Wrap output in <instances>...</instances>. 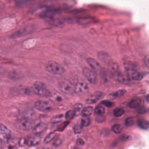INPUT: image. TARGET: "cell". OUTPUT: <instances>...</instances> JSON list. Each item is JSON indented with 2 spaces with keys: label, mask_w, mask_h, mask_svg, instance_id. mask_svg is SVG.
I'll return each mask as SVG.
<instances>
[{
  "label": "cell",
  "mask_w": 149,
  "mask_h": 149,
  "mask_svg": "<svg viewBox=\"0 0 149 149\" xmlns=\"http://www.w3.org/2000/svg\"><path fill=\"white\" fill-rule=\"evenodd\" d=\"M38 123L35 113L32 111L24 112L16 122V127L20 131H27L33 129Z\"/></svg>",
  "instance_id": "cell-1"
},
{
  "label": "cell",
  "mask_w": 149,
  "mask_h": 149,
  "mask_svg": "<svg viewBox=\"0 0 149 149\" xmlns=\"http://www.w3.org/2000/svg\"><path fill=\"white\" fill-rule=\"evenodd\" d=\"M46 70L53 74H61L65 72L64 68L59 63L55 61H49L46 65Z\"/></svg>",
  "instance_id": "cell-2"
},
{
  "label": "cell",
  "mask_w": 149,
  "mask_h": 149,
  "mask_svg": "<svg viewBox=\"0 0 149 149\" xmlns=\"http://www.w3.org/2000/svg\"><path fill=\"white\" fill-rule=\"evenodd\" d=\"M60 91L66 94L72 95L74 93V85L69 80H64L61 81L59 84Z\"/></svg>",
  "instance_id": "cell-3"
},
{
  "label": "cell",
  "mask_w": 149,
  "mask_h": 149,
  "mask_svg": "<svg viewBox=\"0 0 149 149\" xmlns=\"http://www.w3.org/2000/svg\"><path fill=\"white\" fill-rule=\"evenodd\" d=\"M82 73L84 77L91 84H95L97 80L96 72L90 68L85 67L83 68Z\"/></svg>",
  "instance_id": "cell-4"
},
{
  "label": "cell",
  "mask_w": 149,
  "mask_h": 149,
  "mask_svg": "<svg viewBox=\"0 0 149 149\" xmlns=\"http://www.w3.org/2000/svg\"><path fill=\"white\" fill-rule=\"evenodd\" d=\"M88 91V86L83 80L78 81L74 86V91L77 95H83Z\"/></svg>",
  "instance_id": "cell-5"
},
{
  "label": "cell",
  "mask_w": 149,
  "mask_h": 149,
  "mask_svg": "<svg viewBox=\"0 0 149 149\" xmlns=\"http://www.w3.org/2000/svg\"><path fill=\"white\" fill-rule=\"evenodd\" d=\"M10 130L5 125L0 122V141L1 143L10 139Z\"/></svg>",
  "instance_id": "cell-6"
},
{
  "label": "cell",
  "mask_w": 149,
  "mask_h": 149,
  "mask_svg": "<svg viewBox=\"0 0 149 149\" xmlns=\"http://www.w3.org/2000/svg\"><path fill=\"white\" fill-rule=\"evenodd\" d=\"M19 139L16 138H10L1 143V149H13L19 144Z\"/></svg>",
  "instance_id": "cell-7"
},
{
  "label": "cell",
  "mask_w": 149,
  "mask_h": 149,
  "mask_svg": "<svg viewBox=\"0 0 149 149\" xmlns=\"http://www.w3.org/2000/svg\"><path fill=\"white\" fill-rule=\"evenodd\" d=\"M34 107L36 109L42 112L48 111L52 108L51 104L48 102L43 100H39L36 101L34 104Z\"/></svg>",
  "instance_id": "cell-8"
},
{
  "label": "cell",
  "mask_w": 149,
  "mask_h": 149,
  "mask_svg": "<svg viewBox=\"0 0 149 149\" xmlns=\"http://www.w3.org/2000/svg\"><path fill=\"white\" fill-rule=\"evenodd\" d=\"M32 91L36 95L42 97H49L51 92L47 89V87H32Z\"/></svg>",
  "instance_id": "cell-9"
},
{
  "label": "cell",
  "mask_w": 149,
  "mask_h": 149,
  "mask_svg": "<svg viewBox=\"0 0 149 149\" xmlns=\"http://www.w3.org/2000/svg\"><path fill=\"white\" fill-rule=\"evenodd\" d=\"M33 27L30 25L29 26H26L24 28H22L18 31L15 32L12 35H11L10 38H18L20 36H23L24 35H26L27 34H29L30 32L32 31Z\"/></svg>",
  "instance_id": "cell-10"
},
{
  "label": "cell",
  "mask_w": 149,
  "mask_h": 149,
  "mask_svg": "<svg viewBox=\"0 0 149 149\" xmlns=\"http://www.w3.org/2000/svg\"><path fill=\"white\" fill-rule=\"evenodd\" d=\"M41 140V137L40 135L34 134L33 136L30 137L26 140V145L29 147L35 146L38 144Z\"/></svg>",
  "instance_id": "cell-11"
},
{
  "label": "cell",
  "mask_w": 149,
  "mask_h": 149,
  "mask_svg": "<svg viewBox=\"0 0 149 149\" xmlns=\"http://www.w3.org/2000/svg\"><path fill=\"white\" fill-rule=\"evenodd\" d=\"M87 63H88V65L90 66V67L91 68V69L92 70H93L94 72H101V68L100 65L99 64V63L94 58H88L87 59Z\"/></svg>",
  "instance_id": "cell-12"
},
{
  "label": "cell",
  "mask_w": 149,
  "mask_h": 149,
  "mask_svg": "<svg viewBox=\"0 0 149 149\" xmlns=\"http://www.w3.org/2000/svg\"><path fill=\"white\" fill-rule=\"evenodd\" d=\"M49 98L52 101L54 102L55 103L62 102L64 100V97L63 96V95L57 91L51 93V95Z\"/></svg>",
  "instance_id": "cell-13"
},
{
  "label": "cell",
  "mask_w": 149,
  "mask_h": 149,
  "mask_svg": "<svg viewBox=\"0 0 149 149\" xmlns=\"http://www.w3.org/2000/svg\"><path fill=\"white\" fill-rule=\"evenodd\" d=\"M47 127V125L45 123H38L33 129V132L34 134L40 135V134L44 132Z\"/></svg>",
  "instance_id": "cell-14"
},
{
  "label": "cell",
  "mask_w": 149,
  "mask_h": 149,
  "mask_svg": "<svg viewBox=\"0 0 149 149\" xmlns=\"http://www.w3.org/2000/svg\"><path fill=\"white\" fill-rule=\"evenodd\" d=\"M102 96V93L101 92H95L91 95H90L86 100L87 104H94Z\"/></svg>",
  "instance_id": "cell-15"
},
{
  "label": "cell",
  "mask_w": 149,
  "mask_h": 149,
  "mask_svg": "<svg viewBox=\"0 0 149 149\" xmlns=\"http://www.w3.org/2000/svg\"><path fill=\"white\" fill-rule=\"evenodd\" d=\"M98 58L104 63H107V65L112 61L111 57L108 55V54L106 52H104L103 51H100L97 54Z\"/></svg>",
  "instance_id": "cell-16"
},
{
  "label": "cell",
  "mask_w": 149,
  "mask_h": 149,
  "mask_svg": "<svg viewBox=\"0 0 149 149\" xmlns=\"http://www.w3.org/2000/svg\"><path fill=\"white\" fill-rule=\"evenodd\" d=\"M59 11L58 10H48L43 12L41 15V16L44 18H47V19H52L53 17H54Z\"/></svg>",
  "instance_id": "cell-17"
},
{
  "label": "cell",
  "mask_w": 149,
  "mask_h": 149,
  "mask_svg": "<svg viewBox=\"0 0 149 149\" xmlns=\"http://www.w3.org/2000/svg\"><path fill=\"white\" fill-rule=\"evenodd\" d=\"M141 103H142V100L141 98H133L130 100L129 104V105L132 108H137L140 107Z\"/></svg>",
  "instance_id": "cell-18"
},
{
  "label": "cell",
  "mask_w": 149,
  "mask_h": 149,
  "mask_svg": "<svg viewBox=\"0 0 149 149\" xmlns=\"http://www.w3.org/2000/svg\"><path fill=\"white\" fill-rule=\"evenodd\" d=\"M94 109L91 106H88L84 108L81 112V115L83 117H88L93 112Z\"/></svg>",
  "instance_id": "cell-19"
},
{
  "label": "cell",
  "mask_w": 149,
  "mask_h": 149,
  "mask_svg": "<svg viewBox=\"0 0 149 149\" xmlns=\"http://www.w3.org/2000/svg\"><path fill=\"white\" fill-rule=\"evenodd\" d=\"M108 69L109 70V71L112 73H116L118 70V63H116L115 62H113L112 61H111L108 64Z\"/></svg>",
  "instance_id": "cell-20"
},
{
  "label": "cell",
  "mask_w": 149,
  "mask_h": 149,
  "mask_svg": "<svg viewBox=\"0 0 149 149\" xmlns=\"http://www.w3.org/2000/svg\"><path fill=\"white\" fill-rule=\"evenodd\" d=\"M138 126L142 129L146 130L149 127V122L146 119H141L138 120Z\"/></svg>",
  "instance_id": "cell-21"
},
{
  "label": "cell",
  "mask_w": 149,
  "mask_h": 149,
  "mask_svg": "<svg viewBox=\"0 0 149 149\" xmlns=\"http://www.w3.org/2000/svg\"><path fill=\"white\" fill-rule=\"evenodd\" d=\"M83 105L80 103H77L76 104H74V105L73 106V110L74 111L76 116L79 115L81 113L82 110H83Z\"/></svg>",
  "instance_id": "cell-22"
},
{
  "label": "cell",
  "mask_w": 149,
  "mask_h": 149,
  "mask_svg": "<svg viewBox=\"0 0 149 149\" xmlns=\"http://www.w3.org/2000/svg\"><path fill=\"white\" fill-rule=\"evenodd\" d=\"M57 134L55 132H51L50 133H49L44 139V142L45 143H48L49 142H50L51 141H52L53 139H54L55 138V137L56 136Z\"/></svg>",
  "instance_id": "cell-23"
},
{
  "label": "cell",
  "mask_w": 149,
  "mask_h": 149,
  "mask_svg": "<svg viewBox=\"0 0 149 149\" xmlns=\"http://www.w3.org/2000/svg\"><path fill=\"white\" fill-rule=\"evenodd\" d=\"M63 115L62 114H59V115H55L54 116H53L51 120V122L52 123L55 124V123H58L61 122V121H62L63 119Z\"/></svg>",
  "instance_id": "cell-24"
},
{
  "label": "cell",
  "mask_w": 149,
  "mask_h": 149,
  "mask_svg": "<svg viewBox=\"0 0 149 149\" xmlns=\"http://www.w3.org/2000/svg\"><path fill=\"white\" fill-rule=\"evenodd\" d=\"M131 77H132V79L134 80L140 81L143 79V76L141 73L136 70L132 74H131Z\"/></svg>",
  "instance_id": "cell-25"
},
{
  "label": "cell",
  "mask_w": 149,
  "mask_h": 149,
  "mask_svg": "<svg viewBox=\"0 0 149 149\" xmlns=\"http://www.w3.org/2000/svg\"><path fill=\"white\" fill-rule=\"evenodd\" d=\"M76 116L75 112L73 109L71 110H69L68 111L66 112V113H65V119H66V120L69 121L70 120H72V119H73V118Z\"/></svg>",
  "instance_id": "cell-26"
},
{
  "label": "cell",
  "mask_w": 149,
  "mask_h": 149,
  "mask_svg": "<svg viewBox=\"0 0 149 149\" xmlns=\"http://www.w3.org/2000/svg\"><path fill=\"white\" fill-rule=\"evenodd\" d=\"M125 93H126V90H119L117 91L116 92H115V93L110 94L111 97L109 98L113 100V99L116 98V97L123 95Z\"/></svg>",
  "instance_id": "cell-27"
},
{
  "label": "cell",
  "mask_w": 149,
  "mask_h": 149,
  "mask_svg": "<svg viewBox=\"0 0 149 149\" xmlns=\"http://www.w3.org/2000/svg\"><path fill=\"white\" fill-rule=\"evenodd\" d=\"M91 123L90 119L89 117H83L81 119V126L82 127H87L90 125Z\"/></svg>",
  "instance_id": "cell-28"
},
{
  "label": "cell",
  "mask_w": 149,
  "mask_h": 149,
  "mask_svg": "<svg viewBox=\"0 0 149 149\" xmlns=\"http://www.w3.org/2000/svg\"><path fill=\"white\" fill-rule=\"evenodd\" d=\"M69 124V121H65L63 123H62L61 124H60L56 130L58 132H62L63 130H64V129L67 127V126Z\"/></svg>",
  "instance_id": "cell-29"
},
{
  "label": "cell",
  "mask_w": 149,
  "mask_h": 149,
  "mask_svg": "<svg viewBox=\"0 0 149 149\" xmlns=\"http://www.w3.org/2000/svg\"><path fill=\"white\" fill-rule=\"evenodd\" d=\"M124 113V110L120 108H116L113 111V114L116 117L121 116Z\"/></svg>",
  "instance_id": "cell-30"
},
{
  "label": "cell",
  "mask_w": 149,
  "mask_h": 149,
  "mask_svg": "<svg viewBox=\"0 0 149 149\" xmlns=\"http://www.w3.org/2000/svg\"><path fill=\"white\" fill-rule=\"evenodd\" d=\"M122 126L119 124H116L114 125L112 127V130L115 133H120L122 131Z\"/></svg>",
  "instance_id": "cell-31"
},
{
  "label": "cell",
  "mask_w": 149,
  "mask_h": 149,
  "mask_svg": "<svg viewBox=\"0 0 149 149\" xmlns=\"http://www.w3.org/2000/svg\"><path fill=\"white\" fill-rule=\"evenodd\" d=\"M134 118L133 117H129L125 120V125L127 127L132 126L134 123Z\"/></svg>",
  "instance_id": "cell-32"
},
{
  "label": "cell",
  "mask_w": 149,
  "mask_h": 149,
  "mask_svg": "<svg viewBox=\"0 0 149 149\" xmlns=\"http://www.w3.org/2000/svg\"><path fill=\"white\" fill-rule=\"evenodd\" d=\"M104 111H105L104 108L101 106H98L94 109L95 113H96L97 115H102L104 113Z\"/></svg>",
  "instance_id": "cell-33"
},
{
  "label": "cell",
  "mask_w": 149,
  "mask_h": 149,
  "mask_svg": "<svg viewBox=\"0 0 149 149\" xmlns=\"http://www.w3.org/2000/svg\"><path fill=\"white\" fill-rule=\"evenodd\" d=\"M73 130L74 134H80L82 132V126L81 125H75L73 128Z\"/></svg>",
  "instance_id": "cell-34"
},
{
  "label": "cell",
  "mask_w": 149,
  "mask_h": 149,
  "mask_svg": "<svg viewBox=\"0 0 149 149\" xmlns=\"http://www.w3.org/2000/svg\"><path fill=\"white\" fill-rule=\"evenodd\" d=\"M118 80H119V81L120 83H125L126 81V80H127V78L126 77L123 75V74L122 73H119L118 74Z\"/></svg>",
  "instance_id": "cell-35"
},
{
  "label": "cell",
  "mask_w": 149,
  "mask_h": 149,
  "mask_svg": "<svg viewBox=\"0 0 149 149\" xmlns=\"http://www.w3.org/2000/svg\"><path fill=\"white\" fill-rule=\"evenodd\" d=\"M62 143V140L61 138L59 137H57L56 138L54 141H53V146H54L55 147H58L59 146H60Z\"/></svg>",
  "instance_id": "cell-36"
},
{
  "label": "cell",
  "mask_w": 149,
  "mask_h": 149,
  "mask_svg": "<svg viewBox=\"0 0 149 149\" xmlns=\"http://www.w3.org/2000/svg\"><path fill=\"white\" fill-rule=\"evenodd\" d=\"M101 104L107 107H111L112 105V103L110 101H107V100H105V101H102L101 102Z\"/></svg>",
  "instance_id": "cell-37"
},
{
  "label": "cell",
  "mask_w": 149,
  "mask_h": 149,
  "mask_svg": "<svg viewBox=\"0 0 149 149\" xmlns=\"http://www.w3.org/2000/svg\"><path fill=\"white\" fill-rule=\"evenodd\" d=\"M76 144L77 146H83L84 144V141L82 139L79 138L76 140Z\"/></svg>",
  "instance_id": "cell-38"
},
{
  "label": "cell",
  "mask_w": 149,
  "mask_h": 149,
  "mask_svg": "<svg viewBox=\"0 0 149 149\" xmlns=\"http://www.w3.org/2000/svg\"><path fill=\"white\" fill-rule=\"evenodd\" d=\"M144 63L146 64V65L147 66V67L149 69V55H146L144 58Z\"/></svg>",
  "instance_id": "cell-39"
},
{
  "label": "cell",
  "mask_w": 149,
  "mask_h": 149,
  "mask_svg": "<svg viewBox=\"0 0 149 149\" xmlns=\"http://www.w3.org/2000/svg\"><path fill=\"white\" fill-rule=\"evenodd\" d=\"M26 139H24V138H21L19 139V144L20 146H23L24 144H26Z\"/></svg>",
  "instance_id": "cell-40"
},
{
  "label": "cell",
  "mask_w": 149,
  "mask_h": 149,
  "mask_svg": "<svg viewBox=\"0 0 149 149\" xmlns=\"http://www.w3.org/2000/svg\"><path fill=\"white\" fill-rule=\"evenodd\" d=\"M146 100H147V102H149V94L147 95V97H146Z\"/></svg>",
  "instance_id": "cell-41"
},
{
  "label": "cell",
  "mask_w": 149,
  "mask_h": 149,
  "mask_svg": "<svg viewBox=\"0 0 149 149\" xmlns=\"http://www.w3.org/2000/svg\"><path fill=\"white\" fill-rule=\"evenodd\" d=\"M42 149H49V148H48V147H44V148H42Z\"/></svg>",
  "instance_id": "cell-42"
}]
</instances>
